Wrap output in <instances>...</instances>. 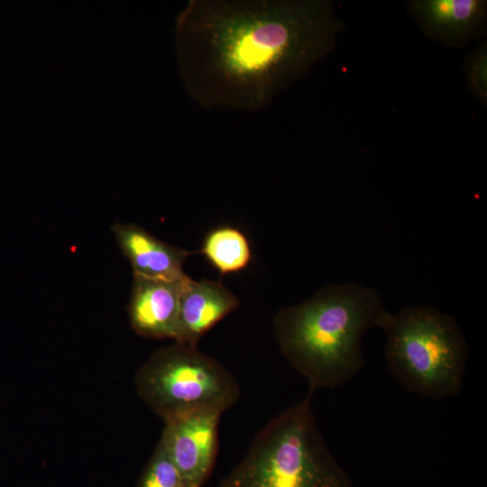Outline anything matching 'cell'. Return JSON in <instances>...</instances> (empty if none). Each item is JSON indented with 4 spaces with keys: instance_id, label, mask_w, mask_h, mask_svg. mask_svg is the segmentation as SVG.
Wrapping results in <instances>:
<instances>
[{
    "instance_id": "6da1fadb",
    "label": "cell",
    "mask_w": 487,
    "mask_h": 487,
    "mask_svg": "<svg viewBox=\"0 0 487 487\" xmlns=\"http://www.w3.org/2000/svg\"><path fill=\"white\" fill-rule=\"evenodd\" d=\"M329 0H190L177 19L185 89L207 108L262 110L335 46Z\"/></svg>"
},
{
    "instance_id": "7a4b0ae2",
    "label": "cell",
    "mask_w": 487,
    "mask_h": 487,
    "mask_svg": "<svg viewBox=\"0 0 487 487\" xmlns=\"http://www.w3.org/2000/svg\"><path fill=\"white\" fill-rule=\"evenodd\" d=\"M389 315L376 289L330 284L280 308L273 329L281 354L315 391L340 386L362 370V340L370 329H381Z\"/></svg>"
},
{
    "instance_id": "3957f363",
    "label": "cell",
    "mask_w": 487,
    "mask_h": 487,
    "mask_svg": "<svg viewBox=\"0 0 487 487\" xmlns=\"http://www.w3.org/2000/svg\"><path fill=\"white\" fill-rule=\"evenodd\" d=\"M313 394L271 418L219 487H352L317 425Z\"/></svg>"
},
{
    "instance_id": "277c9868",
    "label": "cell",
    "mask_w": 487,
    "mask_h": 487,
    "mask_svg": "<svg viewBox=\"0 0 487 487\" xmlns=\"http://www.w3.org/2000/svg\"><path fill=\"white\" fill-rule=\"evenodd\" d=\"M386 334L389 370L407 390L441 400L460 393L468 345L456 320L426 305H410L390 313Z\"/></svg>"
},
{
    "instance_id": "5b68a950",
    "label": "cell",
    "mask_w": 487,
    "mask_h": 487,
    "mask_svg": "<svg viewBox=\"0 0 487 487\" xmlns=\"http://www.w3.org/2000/svg\"><path fill=\"white\" fill-rule=\"evenodd\" d=\"M134 381L140 399L163 421L198 410L223 414L240 397L238 382L221 363L179 343L154 352Z\"/></svg>"
},
{
    "instance_id": "8992f818",
    "label": "cell",
    "mask_w": 487,
    "mask_h": 487,
    "mask_svg": "<svg viewBox=\"0 0 487 487\" xmlns=\"http://www.w3.org/2000/svg\"><path fill=\"white\" fill-rule=\"evenodd\" d=\"M222 413L198 410L165 422L160 442L188 487H201L214 468Z\"/></svg>"
},
{
    "instance_id": "52a82bcc",
    "label": "cell",
    "mask_w": 487,
    "mask_h": 487,
    "mask_svg": "<svg viewBox=\"0 0 487 487\" xmlns=\"http://www.w3.org/2000/svg\"><path fill=\"white\" fill-rule=\"evenodd\" d=\"M407 10L426 37L450 48H464L485 33L483 0H411Z\"/></svg>"
},
{
    "instance_id": "ba28073f",
    "label": "cell",
    "mask_w": 487,
    "mask_h": 487,
    "mask_svg": "<svg viewBox=\"0 0 487 487\" xmlns=\"http://www.w3.org/2000/svg\"><path fill=\"white\" fill-rule=\"evenodd\" d=\"M238 305V298L221 282L188 277L181 282L174 340L197 347L198 340Z\"/></svg>"
},
{
    "instance_id": "9c48e42d",
    "label": "cell",
    "mask_w": 487,
    "mask_h": 487,
    "mask_svg": "<svg viewBox=\"0 0 487 487\" xmlns=\"http://www.w3.org/2000/svg\"><path fill=\"white\" fill-rule=\"evenodd\" d=\"M183 280L133 275L127 310L130 324L137 334L156 339L175 338Z\"/></svg>"
},
{
    "instance_id": "30bf717a",
    "label": "cell",
    "mask_w": 487,
    "mask_h": 487,
    "mask_svg": "<svg viewBox=\"0 0 487 487\" xmlns=\"http://www.w3.org/2000/svg\"><path fill=\"white\" fill-rule=\"evenodd\" d=\"M112 231L133 275L168 281L188 277L183 264L192 252L169 244L136 224L116 223Z\"/></svg>"
},
{
    "instance_id": "8fae6325",
    "label": "cell",
    "mask_w": 487,
    "mask_h": 487,
    "mask_svg": "<svg viewBox=\"0 0 487 487\" xmlns=\"http://www.w3.org/2000/svg\"><path fill=\"white\" fill-rule=\"evenodd\" d=\"M200 253L222 275L244 270L252 260L247 236L231 225H220L210 230L204 238Z\"/></svg>"
},
{
    "instance_id": "7c38bea8",
    "label": "cell",
    "mask_w": 487,
    "mask_h": 487,
    "mask_svg": "<svg viewBox=\"0 0 487 487\" xmlns=\"http://www.w3.org/2000/svg\"><path fill=\"white\" fill-rule=\"evenodd\" d=\"M137 487H188L167 451L159 442Z\"/></svg>"
},
{
    "instance_id": "4fadbf2b",
    "label": "cell",
    "mask_w": 487,
    "mask_h": 487,
    "mask_svg": "<svg viewBox=\"0 0 487 487\" xmlns=\"http://www.w3.org/2000/svg\"><path fill=\"white\" fill-rule=\"evenodd\" d=\"M464 75L468 90L478 103L487 105V44L480 42L466 57Z\"/></svg>"
}]
</instances>
